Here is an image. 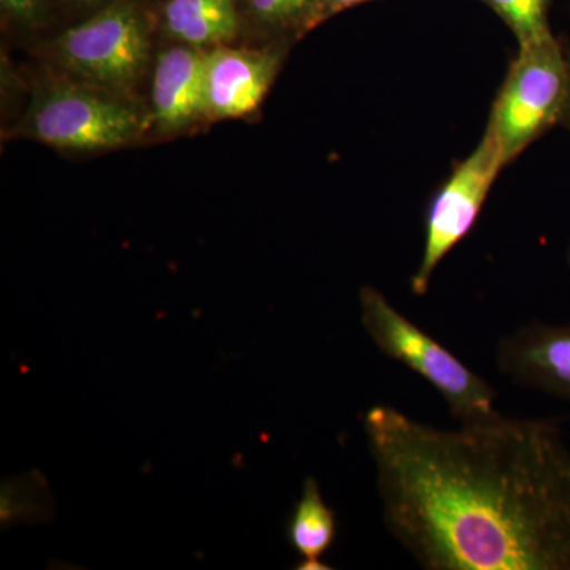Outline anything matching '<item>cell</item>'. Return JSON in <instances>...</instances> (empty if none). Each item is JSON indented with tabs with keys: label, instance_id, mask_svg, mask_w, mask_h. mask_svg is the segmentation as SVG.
<instances>
[{
	"label": "cell",
	"instance_id": "6da1fadb",
	"mask_svg": "<svg viewBox=\"0 0 570 570\" xmlns=\"http://www.w3.org/2000/svg\"><path fill=\"white\" fill-rule=\"evenodd\" d=\"M382 519L426 570H570V449L554 419L441 430L377 404L362 417Z\"/></svg>",
	"mask_w": 570,
	"mask_h": 570
},
{
	"label": "cell",
	"instance_id": "7a4b0ae2",
	"mask_svg": "<svg viewBox=\"0 0 570 570\" xmlns=\"http://www.w3.org/2000/svg\"><path fill=\"white\" fill-rule=\"evenodd\" d=\"M360 314L366 335L393 362L425 379L459 423L497 414L498 393L485 379L397 311L377 288L360 291Z\"/></svg>",
	"mask_w": 570,
	"mask_h": 570
},
{
	"label": "cell",
	"instance_id": "3957f363",
	"mask_svg": "<svg viewBox=\"0 0 570 570\" xmlns=\"http://www.w3.org/2000/svg\"><path fill=\"white\" fill-rule=\"evenodd\" d=\"M568 97V55L557 37L519 47L485 130L505 165L561 124Z\"/></svg>",
	"mask_w": 570,
	"mask_h": 570
},
{
	"label": "cell",
	"instance_id": "277c9868",
	"mask_svg": "<svg viewBox=\"0 0 570 570\" xmlns=\"http://www.w3.org/2000/svg\"><path fill=\"white\" fill-rule=\"evenodd\" d=\"M22 132L55 148L100 151L119 148L141 132L137 111L75 82H52L37 92Z\"/></svg>",
	"mask_w": 570,
	"mask_h": 570
},
{
	"label": "cell",
	"instance_id": "5b68a950",
	"mask_svg": "<svg viewBox=\"0 0 570 570\" xmlns=\"http://www.w3.org/2000/svg\"><path fill=\"white\" fill-rule=\"evenodd\" d=\"M149 55L140 11L116 2L56 40V58L71 73L104 89H127L140 78Z\"/></svg>",
	"mask_w": 570,
	"mask_h": 570
},
{
	"label": "cell",
	"instance_id": "8992f818",
	"mask_svg": "<svg viewBox=\"0 0 570 570\" xmlns=\"http://www.w3.org/2000/svg\"><path fill=\"white\" fill-rule=\"evenodd\" d=\"M504 167L497 142L485 132L474 151L456 165L431 198L425 214L422 258L411 279L415 295L428 294L439 265L471 234L491 187Z\"/></svg>",
	"mask_w": 570,
	"mask_h": 570
},
{
	"label": "cell",
	"instance_id": "52a82bcc",
	"mask_svg": "<svg viewBox=\"0 0 570 570\" xmlns=\"http://www.w3.org/2000/svg\"><path fill=\"white\" fill-rule=\"evenodd\" d=\"M497 366L521 387L570 403V324L519 326L499 340Z\"/></svg>",
	"mask_w": 570,
	"mask_h": 570
},
{
	"label": "cell",
	"instance_id": "ba28073f",
	"mask_svg": "<svg viewBox=\"0 0 570 570\" xmlns=\"http://www.w3.org/2000/svg\"><path fill=\"white\" fill-rule=\"evenodd\" d=\"M281 52L214 47L206 52L205 116L242 118L265 99L281 66Z\"/></svg>",
	"mask_w": 570,
	"mask_h": 570
},
{
	"label": "cell",
	"instance_id": "9c48e42d",
	"mask_svg": "<svg viewBox=\"0 0 570 570\" xmlns=\"http://www.w3.org/2000/svg\"><path fill=\"white\" fill-rule=\"evenodd\" d=\"M205 61L200 48L175 47L157 59L153 77V118L175 132L205 116Z\"/></svg>",
	"mask_w": 570,
	"mask_h": 570
},
{
	"label": "cell",
	"instance_id": "30bf717a",
	"mask_svg": "<svg viewBox=\"0 0 570 570\" xmlns=\"http://www.w3.org/2000/svg\"><path fill=\"white\" fill-rule=\"evenodd\" d=\"M164 28L186 47H219L238 32L235 0H168Z\"/></svg>",
	"mask_w": 570,
	"mask_h": 570
},
{
	"label": "cell",
	"instance_id": "8fae6325",
	"mask_svg": "<svg viewBox=\"0 0 570 570\" xmlns=\"http://www.w3.org/2000/svg\"><path fill=\"white\" fill-rule=\"evenodd\" d=\"M288 543L302 560H322L337 535L336 512L326 504L317 480L307 478L285 528Z\"/></svg>",
	"mask_w": 570,
	"mask_h": 570
},
{
	"label": "cell",
	"instance_id": "7c38bea8",
	"mask_svg": "<svg viewBox=\"0 0 570 570\" xmlns=\"http://www.w3.org/2000/svg\"><path fill=\"white\" fill-rule=\"evenodd\" d=\"M55 499L47 479L31 471L13 479H3L0 489V524L2 530L17 524L48 523L55 519Z\"/></svg>",
	"mask_w": 570,
	"mask_h": 570
},
{
	"label": "cell",
	"instance_id": "4fadbf2b",
	"mask_svg": "<svg viewBox=\"0 0 570 570\" xmlns=\"http://www.w3.org/2000/svg\"><path fill=\"white\" fill-rule=\"evenodd\" d=\"M508 24L519 47L538 43L553 36L550 0H482Z\"/></svg>",
	"mask_w": 570,
	"mask_h": 570
},
{
	"label": "cell",
	"instance_id": "5bb4252c",
	"mask_svg": "<svg viewBox=\"0 0 570 570\" xmlns=\"http://www.w3.org/2000/svg\"><path fill=\"white\" fill-rule=\"evenodd\" d=\"M258 22L273 29L307 31L314 0H247Z\"/></svg>",
	"mask_w": 570,
	"mask_h": 570
},
{
	"label": "cell",
	"instance_id": "9a60e30c",
	"mask_svg": "<svg viewBox=\"0 0 570 570\" xmlns=\"http://www.w3.org/2000/svg\"><path fill=\"white\" fill-rule=\"evenodd\" d=\"M370 2V0H314L313 13H311L307 31L316 28L328 18L335 17L341 11L352 9L360 3Z\"/></svg>",
	"mask_w": 570,
	"mask_h": 570
},
{
	"label": "cell",
	"instance_id": "2e32d148",
	"mask_svg": "<svg viewBox=\"0 0 570 570\" xmlns=\"http://www.w3.org/2000/svg\"><path fill=\"white\" fill-rule=\"evenodd\" d=\"M3 11L21 22H33L39 18L41 0H0Z\"/></svg>",
	"mask_w": 570,
	"mask_h": 570
},
{
	"label": "cell",
	"instance_id": "e0dca14e",
	"mask_svg": "<svg viewBox=\"0 0 570 570\" xmlns=\"http://www.w3.org/2000/svg\"><path fill=\"white\" fill-rule=\"evenodd\" d=\"M296 569L299 570H324L330 569L328 566H325V562L322 560H302L296 566Z\"/></svg>",
	"mask_w": 570,
	"mask_h": 570
},
{
	"label": "cell",
	"instance_id": "ac0fdd59",
	"mask_svg": "<svg viewBox=\"0 0 570 570\" xmlns=\"http://www.w3.org/2000/svg\"><path fill=\"white\" fill-rule=\"evenodd\" d=\"M566 55H568V63H569V97H568V104H566L564 115H562L561 124L570 132V48L568 51H566Z\"/></svg>",
	"mask_w": 570,
	"mask_h": 570
},
{
	"label": "cell",
	"instance_id": "d6986e66",
	"mask_svg": "<svg viewBox=\"0 0 570 570\" xmlns=\"http://www.w3.org/2000/svg\"><path fill=\"white\" fill-rule=\"evenodd\" d=\"M73 2L81 3V6H94V3L100 2V0H73Z\"/></svg>",
	"mask_w": 570,
	"mask_h": 570
},
{
	"label": "cell",
	"instance_id": "ffe728a7",
	"mask_svg": "<svg viewBox=\"0 0 570 570\" xmlns=\"http://www.w3.org/2000/svg\"><path fill=\"white\" fill-rule=\"evenodd\" d=\"M566 261H568V265H569V268H570V243H569V246H568V253H566Z\"/></svg>",
	"mask_w": 570,
	"mask_h": 570
}]
</instances>
